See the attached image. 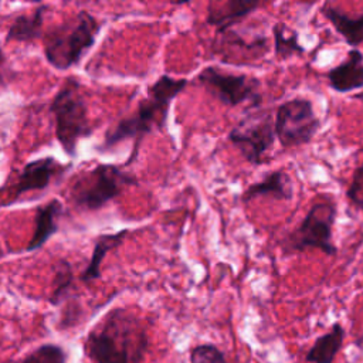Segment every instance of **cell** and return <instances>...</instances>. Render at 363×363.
Segmentation results:
<instances>
[{
  "label": "cell",
  "instance_id": "obj_1",
  "mask_svg": "<svg viewBox=\"0 0 363 363\" xmlns=\"http://www.w3.org/2000/svg\"><path fill=\"white\" fill-rule=\"evenodd\" d=\"M149 336L142 319L125 308L111 309L88 332L84 342L91 363H142Z\"/></svg>",
  "mask_w": 363,
  "mask_h": 363
},
{
  "label": "cell",
  "instance_id": "obj_8",
  "mask_svg": "<svg viewBox=\"0 0 363 363\" xmlns=\"http://www.w3.org/2000/svg\"><path fill=\"white\" fill-rule=\"evenodd\" d=\"M197 82L218 102L225 106H238L250 102L258 106L262 102L261 82L247 74H231L217 67H204L196 77Z\"/></svg>",
  "mask_w": 363,
  "mask_h": 363
},
{
  "label": "cell",
  "instance_id": "obj_12",
  "mask_svg": "<svg viewBox=\"0 0 363 363\" xmlns=\"http://www.w3.org/2000/svg\"><path fill=\"white\" fill-rule=\"evenodd\" d=\"M262 3L255 0H227L211 1L207 9V24L216 27V34L231 30L235 24L245 20Z\"/></svg>",
  "mask_w": 363,
  "mask_h": 363
},
{
  "label": "cell",
  "instance_id": "obj_2",
  "mask_svg": "<svg viewBox=\"0 0 363 363\" xmlns=\"http://www.w3.org/2000/svg\"><path fill=\"white\" fill-rule=\"evenodd\" d=\"M187 84L189 81L186 78H173L167 74H162L152 85H149L147 95L138 102L136 109L130 115L121 118L106 130L98 149L108 150L119 142L132 139L133 150L126 162V164H130L136 159L145 136L163 129L172 101L184 91Z\"/></svg>",
  "mask_w": 363,
  "mask_h": 363
},
{
  "label": "cell",
  "instance_id": "obj_13",
  "mask_svg": "<svg viewBox=\"0 0 363 363\" xmlns=\"http://www.w3.org/2000/svg\"><path fill=\"white\" fill-rule=\"evenodd\" d=\"M326 79L339 94L363 89V52L359 48H350L346 58L326 72Z\"/></svg>",
  "mask_w": 363,
  "mask_h": 363
},
{
  "label": "cell",
  "instance_id": "obj_18",
  "mask_svg": "<svg viewBox=\"0 0 363 363\" xmlns=\"http://www.w3.org/2000/svg\"><path fill=\"white\" fill-rule=\"evenodd\" d=\"M129 234L128 230H121L118 233H111V234H102L96 237L94 248H92V255L89 258L88 265L82 271L79 279L84 284H89L101 277V265L102 261L105 259L106 254L115 248H118L123 241L125 237Z\"/></svg>",
  "mask_w": 363,
  "mask_h": 363
},
{
  "label": "cell",
  "instance_id": "obj_20",
  "mask_svg": "<svg viewBox=\"0 0 363 363\" xmlns=\"http://www.w3.org/2000/svg\"><path fill=\"white\" fill-rule=\"evenodd\" d=\"M274 55L277 60H286L295 54H303L305 48L299 44V34L284 23L272 26Z\"/></svg>",
  "mask_w": 363,
  "mask_h": 363
},
{
  "label": "cell",
  "instance_id": "obj_21",
  "mask_svg": "<svg viewBox=\"0 0 363 363\" xmlns=\"http://www.w3.org/2000/svg\"><path fill=\"white\" fill-rule=\"evenodd\" d=\"M52 284V292L48 298V302L54 306H58L69 299L74 289V269L69 261L60 259L55 264Z\"/></svg>",
  "mask_w": 363,
  "mask_h": 363
},
{
  "label": "cell",
  "instance_id": "obj_19",
  "mask_svg": "<svg viewBox=\"0 0 363 363\" xmlns=\"http://www.w3.org/2000/svg\"><path fill=\"white\" fill-rule=\"evenodd\" d=\"M345 329L340 323H333L330 330L319 336L306 352L305 360L309 363H333L345 340Z\"/></svg>",
  "mask_w": 363,
  "mask_h": 363
},
{
  "label": "cell",
  "instance_id": "obj_9",
  "mask_svg": "<svg viewBox=\"0 0 363 363\" xmlns=\"http://www.w3.org/2000/svg\"><path fill=\"white\" fill-rule=\"evenodd\" d=\"M228 140L251 164L265 163V153L275 143L274 119L268 111H255L241 118L228 132Z\"/></svg>",
  "mask_w": 363,
  "mask_h": 363
},
{
  "label": "cell",
  "instance_id": "obj_10",
  "mask_svg": "<svg viewBox=\"0 0 363 363\" xmlns=\"http://www.w3.org/2000/svg\"><path fill=\"white\" fill-rule=\"evenodd\" d=\"M72 163H61L52 156H44L27 162L13 186V193H10L9 204L17 201L23 194L28 191H41L47 189L52 180L62 177Z\"/></svg>",
  "mask_w": 363,
  "mask_h": 363
},
{
  "label": "cell",
  "instance_id": "obj_15",
  "mask_svg": "<svg viewBox=\"0 0 363 363\" xmlns=\"http://www.w3.org/2000/svg\"><path fill=\"white\" fill-rule=\"evenodd\" d=\"M294 196L292 182L285 170H274L259 182L250 184L241 194L242 203H250L259 197H272L277 200H291Z\"/></svg>",
  "mask_w": 363,
  "mask_h": 363
},
{
  "label": "cell",
  "instance_id": "obj_5",
  "mask_svg": "<svg viewBox=\"0 0 363 363\" xmlns=\"http://www.w3.org/2000/svg\"><path fill=\"white\" fill-rule=\"evenodd\" d=\"M136 184L138 179L121 166L99 163L74 180L69 200L81 210L95 211L116 199L126 187Z\"/></svg>",
  "mask_w": 363,
  "mask_h": 363
},
{
  "label": "cell",
  "instance_id": "obj_7",
  "mask_svg": "<svg viewBox=\"0 0 363 363\" xmlns=\"http://www.w3.org/2000/svg\"><path fill=\"white\" fill-rule=\"evenodd\" d=\"M322 122L316 116L313 104L306 98H292L278 105L274 118L275 138L285 149L309 143Z\"/></svg>",
  "mask_w": 363,
  "mask_h": 363
},
{
  "label": "cell",
  "instance_id": "obj_16",
  "mask_svg": "<svg viewBox=\"0 0 363 363\" xmlns=\"http://www.w3.org/2000/svg\"><path fill=\"white\" fill-rule=\"evenodd\" d=\"M320 14L352 48H357L363 44V14L350 16L330 3H325L320 7Z\"/></svg>",
  "mask_w": 363,
  "mask_h": 363
},
{
  "label": "cell",
  "instance_id": "obj_25",
  "mask_svg": "<svg viewBox=\"0 0 363 363\" xmlns=\"http://www.w3.org/2000/svg\"><path fill=\"white\" fill-rule=\"evenodd\" d=\"M17 72L10 67L9 60L0 45V88H7L9 84L16 78Z\"/></svg>",
  "mask_w": 363,
  "mask_h": 363
},
{
  "label": "cell",
  "instance_id": "obj_24",
  "mask_svg": "<svg viewBox=\"0 0 363 363\" xmlns=\"http://www.w3.org/2000/svg\"><path fill=\"white\" fill-rule=\"evenodd\" d=\"M190 363H228L224 353L214 345H199L190 353Z\"/></svg>",
  "mask_w": 363,
  "mask_h": 363
},
{
  "label": "cell",
  "instance_id": "obj_3",
  "mask_svg": "<svg viewBox=\"0 0 363 363\" xmlns=\"http://www.w3.org/2000/svg\"><path fill=\"white\" fill-rule=\"evenodd\" d=\"M101 28L102 23L86 10L54 26L43 35L45 61L58 71L78 65L95 44Z\"/></svg>",
  "mask_w": 363,
  "mask_h": 363
},
{
  "label": "cell",
  "instance_id": "obj_22",
  "mask_svg": "<svg viewBox=\"0 0 363 363\" xmlns=\"http://www.w3.org/2000/svg\"><path fill=\"white\" fill-rule=\"evenodd\" d=\"M67 352L57 343H43L27 353L21 363H67Z\"/></svg>",
  "mask_w": 363,
  "mask_h": 363
},
{
  "label": "cell",
  "instance_id": "obj_17",
  "mask_svg": "<svg viewBox=\"0 0 363 363\" xmlns=\"http://www.w3.org/2000/svg\"><path fill=\"white\" fill-rule=\"evenodd\" d=\"M47 11L45 4H40L33 9L30 13L18 14L10 24L6 41L16 43H31L43 35L44 27V16Z\"/></svg>",
  "mask_w": 363,
  "mask_h": 363
},
{
  "label": "cell",
  "instance_id": "obj_11",
  "mask_svg": "<svg viewBox=\"0 0 363 363\" xmlns=\"http://www.w3.org/2000/svg\"><path fill=\"white\" fill-rule=\"evenodd\" d=\"M269 51L268 38L261 35L254 40L244 38L238 31L228 30L221 34H217L213 44V52L221 55V61L235 64L238 57V64H247L262 58Z\"/></svg>",
  "mask_w": 363,
  "mask_h": 363
},
{
  "label": "cell",
  "instance_id": "obj_23",
  "mask_svg": "<svg viewBox=\"0 0 363 363\" xmlns=\"http://www.w3.org/2000/svg\"><path fill=\"white\" fill-rule=\"evenodd\" d=\"M345 194L354 208L363 211V162L353 170L352 180Z\"/></svg>",
  "mask_w": 363,
  "mask_h": 363
},
{
  "label": "cell",
  "instance_id": "obj_4",
  "mask_svg": "<svg viewBox=\"0 0 363 363\" xmlns=\"http://www.w3.org/2000/svg\"><path fill=\"white\" fill-rule=\"evenodd\" d=\"M55 139L69 157L77 156L78 142L92 135L88 105L75 78H67L50 104Z\"/></svg>",
  "mask_w": 363,
  "mask_h": 363
},
{
  "label": "cell",
  "instance_id": "obj_14",
  "mask_svg": "<svg viewBox=\"0 0 363 363\" xmlns=\"http://www.w3.org/2000/svg\"><path fill=\"white\" fill-rule=\"evenodd\" d=\"M62 203L57 199H52L48 203L38 206L35 208L34 231L26 247L27 252L40 250L58 231V220L62 216Z\"/></svg>",
  "mask_w": 363,
  "mask_h": 363
},
{
  "label": "cell",
  "instance_id": "obj_6",
  "mask_svg": "<svg viewBox=\"0 0 363 363\" xmlns=\"http://www.w3.org/2000/svg\"><path fill=\"white\" fill-rule=\"evenodd\" d=\"M336 217L337 204L335 201H316L303 220L279 240L281 251L285 255H292L306 250H319L326 255H336L337 248L332 241Z\"/></svg>",
  "mask_w": 363,
  "mask_h": 363
},
{
  "label": "cell",
  "instance_id": "obj_26",
  "mask_svg": "<svg viewBox=\"0 0 363 363\" xmlns=\"http://www.w3.org/2000/svg\"><path fill=\"white\" fill-rule=\"evenodd\" d=\"M352 98H353V99H359V101H363V91H360V92L354 94Z\"/></svg>",
  "mask_w": 363,
  "mask_h": 363
}]
</instances>
